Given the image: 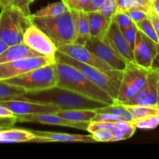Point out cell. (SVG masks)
<instances>
[{"label":"cell","mask_w":159,"mask_h":159,"mask_svg":"<svg viewBox=\"0 0 159 159\" xmlns=\"http://www.w3.org/2000/svg\"><path fill=\"white\" fill-rule=\"evenodd\" d=\"M102 40L108 43L117 53L124 57L127 61L134 62L133 53H132V49L129 48L121 30L113 21L111 22L110 26Z\"/></svg>","instance_id":"2e32d148"},{"label":"cell","mask_w":159,"mask_h":159,"mask_svg":"<svg viewBox=\"0 0 159 159\" xmlns=\"http://www.w3.org/2000/svg\"><path fill=\"white\" fill-rule=\"evenodd\" d=\"M25 93L26 91L23 88L11 85L5 81H0V100L15 99Z\"/></svg>","instance_id":"83f0119b"},{"label":"cell","mask_w":159,"mask_h":159,"mask_svg":"<svg viewBox=\"0 0 159 159\" xmlns=\"http://www.w3.org/2000/svg\"><path fill=\"white\" fill-rule=\"evenodd\" d=\"M126 13H127V15L130 17V19L134 23H138V22L143 20V19L149 16V14L147 12L140 10V9H132V10L126 12Z\"/></svg>","instance_id":"74e56055"},{"label":"cell","mask_w":159,"mask_h":159,"mask_svg":"<svg viewBox=\"0 0 159 159\" xmlns=\"http://www.w3.org/2000/svg\"><path fill=\"white\" fill-rule=\"evenodd\" d=\"M17 123L16 117L0 118V128H9Z\"/></svg>","instance_id":"ab89813d"},{"label":"cell","mask_w":159,"mask_h":159,"mask_svg":"<svg viewBox=\"0 0 159 159\" xmlns=\"http://www.w3.org/2000/svg\"><path fill=\"white\" fill-rule=\"evenodd\" d=\"M15 115L7 107L0 104V118H13Z\"/></svg>","instance_id":"b9f144b4"},{"label":"cell","mask_w":159,"mask_h":159,"mask_svg":"<svg viewBox=\"0 0 159 159\" xmlns=\"http://www.w3.org/2000/svg\"><path fill=\"white\" fill-rule=\"evenodd\" d=\"M96 142H108L113 141V133L109 130H99L90 134Z\"/></svg>","instance_id":"836d02e7"},{"label":"cell","mask_w":159,"mask_h":159,"mask_svg":"<svg viewBox=\"0 0 159 159\" xmlns=\"http://www.w3.org/2000/svg\"><path fill=\"white\" fill-rule=\"evenodd\" d=\"M0 104L7 107L13 113L15 116L21 115L35 114V113H55L61 109L52 105L30 102L22 99H10L6 100H0Z\"/></svg>","instance_id":"9a60e30c"},{"label":"cell","mask_w":159,"mask_h":159,"mask_svg":"<svg viewBox=\"0 0 159 159\" xmlns=\"http://www.w3.org/2000/svg\"><path fill=\"white\" fill-rule=\"evenodd\" d=\"M55 62V60L46 56H37L0 64V81L16 77L34 68L50 65Z\"/></svg>","instance_id":"ba28073f"},{"label":"cell","mask_w":159,"mask_h":159,"mask_svg":"<svg viewBox=\"0 0 159 159\" xmlns=\"http://www.w3.org/2000/svg\"><path fill=\"white\" fill-rule=\"evenodd\" d=\"M55 114L73 121L90 122L97 113L94 110H60Z\"/></svg>","instance_id":"603a6c76"},{"label":"cell","mask_w":159,"mask_h":159,"mask_svg":"<svg viewBox=\"0 0 159 159\" xmlns=\"http://www.w3.org/2000/svg\"><path fill=\"white\" fill-rule=\"evenodd\" d=\"M58 74V83L56 86L62 87L83 95L87 98L111 105L115 100L83 73L67 64L55 61Z\"/></svg>","instance_id":"7a4b0ae2"},{"label":"cell","mask_w":159,"mask_h":159,"mask_svg":"<svg viewBox=\"0 0 159 159\" xmlns=\"http://www.w3.org/2000/svg\"><path fill=\"white\" fill-rule=\"evenodd\" d=\"M112 21L115 23L118 26L121 31H124L130 26L133 24V22L130 19V17L126 12H116L112 18Z\"/></svg>","instance_id":"4dcf8cb0"},{"label":"cell","mask_w":159,"mask_h":159,"mask_svg":"<svg viewBox=\"0 0 159 159\" xmlns=\"http://www.w3.org/2000/svg\"><path fill=\"white\" fill-rule=\"evenodd\" d=\"M157 71L158 73V82H157V107H159V70H157Z\"/></svg>","instance_id":"681fc988"},{"label":"cell","mask_w":159,"mask_h":159,"mask_svg":"<svg viewBox=\"0 0 159 159\" xmlns=\"http://www.w3.org/2000/svg\"><path fill=\"white\" fill-rule=\"evenodd\" d=\"M62 1L65 3V5L70 8V9H74L77 0H62Z\"/></svg>","instance_id":"bcb514c9"},{"label":"cell","mask_w":159,"mask_h":159,"mask_svg":"<svg viewBox=\"0 0 159 159\" xmlns=\"http://www.w3.org/2000/svg\"><path fill=\"white\" fill-rule=\"evenodd\" d=\"M132 9H140L148 14L152 12L151 0H117L116 12H126Z\"/></svg>","instance_id":"7402d4cb"},{"label":"cell","mask_w":159,"mask_h":159,"mask_svg":"<svg viewBox=\"0 0 159 159\" xmlns=\"http://www.w3.org/2000/svg\"><path fill=\"white\" fill-rule=\"evenodd\" d=\"M37 56H44L37 51H34L32 48H29L23 42L17 44L9 46L1 54H0V64L18 59L25 58L29 57H37Z\"/></svg>","instance_id":"ac0fdd59"},{"label":"cell","mask_w":159,"mask_h":159,"mask_svg":"<svg viewBox=\"0 0 159 159\" xmlns=\"http://www.w3.org/2000/svg\"><path fill=\"white\" fill-rule=\"evenodd\" d=\"M31 24L30 17L16 7L1 9L0 39L8 46L22 43L24 32Z\"/></svg>","instance_id":"5b68a950"},{"label":"cell","mask_w":159,"mask_h":159,"mask_svg":"<svg viewBox=\"0 0 159 159\" xmlns=\"http://www.w3.org/2000/svg\"><path fill=\"white\" fill-rule=\"evenodd\" d=\"M84 46L113 70L123 71L129 63L102 39L90 37Z\"/></svg>","instance_id":"9c48e42d"},{"label":"cell","mask_w":159,"mask_h":159,"mask_svg":"<svg viewBox=\"0 0 159 159\" xmlns=\"http://www.w3.org/2000/svg\"><path fill=\"white\" fill-rule=\"evenodd\" d=\"M55 61L70 65V66L77 69L95 85L106 92L115 101L119 89L123 71L116 70L101 71L93 66L81 63L59 51H56Z\"/></svg>","instance_id":"277c9868"},{"label":"cell","mask_w":159,"mask_h":159,"mask_svg":"<svg viewBox=\"0 0 159 159\" xmlns=\"http://www.w3.org/2000/svg\"><path fill=\"white\" fill-rule=\"evenodd\" d=\"M137 26V29L140 30V31L143 33L145 35L147 36L149 38H151L153 41L155 42L156 43H159V39L157 37L156 31L154 30V26H153L152 23L151 21L150 17H147V18L143 19L141 21L138 22V23H135Z\"/></svg>","instance_id":"f546056e"},{"label":"cell","mask_w":159,"mask_h":159,"mask_svg":"<svg viewBox=\"0 0 159 159\" xmlns=\"http://www.w3.org/2000/svg\"><path fill=\"white\" fill-rule=\"evenodd\" d=\"M152 10L157 16H159V0H154L152 2Z\"/></svg>","instance_id":"f6af8a7d"},{"label":"cell","mask_w":159,"mask_h":159,"mask_svg":"<svg viewBox=\"0 0 159 159\" xmlns=\"http://www.w3.org/2000/svg\"><path fill=\"white\" fill-rule=\"evenodd\" d=\"M137 30H138V29H137V26H136L135 23H133L132 26H130L127 29L125 30L124 31H123V36H124L126 42L129 44V48L132 49V51L133 50L134 48V43H135L136 36H137Z\"/></svg>","instance_id":"d590c367"},{"label":"cell","mask_w":159,"mask_h":159,"mask_svg":"<svg viewBox=\"0 0 159 159\" xmlns=\"http://www.w3.org/2000/svg\"><path fill=\"white\" fill-rule=\"evenodd\" d=\"M57 51L62 53L72 58H74L75 60L81 63L93 66L101 71H107L113 70L109 65L101 60L98 56L95 55L84 45L75 43H70V44H65L59 48Z\"/></svg>","instance_id":"7c38bea8"},{"label":"cell","mask_w":159,"mask_h":159,"mask_svg":"<svg viewBox=\"0 0 159 159\" xmlns=\"http://www.w3.org/2000/svg\"><path fill=\"white\" fill-rule=\"evenodd\" d=\"M35 134L31 130L20 128L0 129V143L32 142Z\"/></svg>","instance_id":"44dd1931"},{"label":"cell","mask_w":159,"mask_h":159,"mask_svg":"<svg viewBox=\"0 0 159 159\" xmlns=\"http://www.w3.org/2000/svg\"><path fill=\"white\" fill-rule=\"evenodd\" d=\"M74 16L75 31L76 39L75 43L85 45L88 39L90 37V26H89L88 14L84 10L71 9Z\"/></svg>","instance_id":"d6986e66"},{"label":"cell","mask_w":159,"mask_h":159,"mask_svg":"<svg viewBox=\"0 0 159 159\" xmlns=\"http://www.w3.org/2000/svg\"><path fill=\"white\" fill-rule=\"evenodd\" d=\"M136 129L131 121L123 120L116 123V128L113 132V141H124L130 138L135 133Z\"/></svg>","instance_id":"cb8c5ba5"},{"label":"cell","mask_w":159,"mask_h":159,"mask_svg":"<svg viewBox=\"0 0 159 159\" xmlns=\"http://www.w3.org/2000/svg\"><path fill=\"white\" fill-rule=\"evenodd\" d=\"M0 129H5V128H0Z\"/></svg>","instance_id":"816d5d0a"},{"label":"cell","mask_w":159,"mask_h":159,"mask_svg":"<svg viewBox=\"0 0 159 159\" xmlns=\"http://www.w3.org/2000/svg\"><path fill=\"white\" fill-rule=\"evenodd\" d=\"M136 128L142 130H153L159 125V116H149L132 120Z\"/></svg>","instance_id":"f1b7e54d"},{"label":"cell","mask_w":159,"mask_h":159,"mask_svg":"<svg viewBox=\"0 0 159 159\" xmlns=\"http://www.w3.org/2000/svg\"><path fill=\"white\" fill-rule=\"evenodd\" d=\"M124 105V104H123ZM130 112L134 119L145 117L149 116H159L158 107H149V106L140 105H124Z\"/></svg>","instance_id":"4316f807"},{"label":"cell","mask_w":159,"mask_h":159,"mask_svg":"<svg viewBox=\"0 0 159 159\" xmlns=\"http://www.w3.org/2000/svg\"><path fill=\"white\" fill-rule=\"evenodd\" d=\"M35 134L32 142H96L91 134H73L59 132L31 130Z\"/></svg>","instance_id":"e0dca14e"},{"label":"cell","mask_w":159,"mask_h":159,"mask_svg":"<svg viewBox=\"0 0 159 159\" xmlns=\"http://www.w3.org/2000/svg\"><path fill=\"white\" fill-rule=\"evenodd\" d=\"M151 2H153V1H154V0H151Z\"/></svg>","instance_id":"f907efd6"},{"label":"cell","mask_w":159,"mask_h":159,"mask_svg":"<svg viewBox=\"0 0 159 159\" xmlns=\"http://www.w3.org/2000/svg\"><path fill=\"white\" fill-rule=\"evenodd\" d=\"M23 42L42 55L55 60L57 48L52 40L34 25L31 24L26 30L23 34Z\"/></svg>","instance_id":"30bf717a"},{"label":"cell","mask_w":159,"mask_h":159,"mask_svg":"<svg viewBox=\"0 0 159 159\" xmlns=\"http://www.w3.org/2000/svg\"><path fill=\"white\" fill-rule=\"evenodd\" d=\"M17 122L20 123H37V124H48V125L62 126L71 128L79 129L87 131L90 122H81V121H73L62 117L55 113H35V114L21 115L15 116Z\"/></svg>","instance_id":"5bb4252c"},{"label":"cell","mask_w":159,"mask_h":159,"mask_svg":"<svg viewBox=\"0 0 159 159\" xmlns=\"http://www.w3.org/2000/svg\"><path fill=\"white\" fill-rule=\"evenodd\" d=\"M90 1L91 0H77L74 9H76V10H84L87 7V5L90 2Z\"/></svg>","instance_id":"7bdbcfd3"},{"label":"cell","mask_w":159,"mask_h":159,"mask_svg":"<svg viewBox=\"0 0 159 159\" xmlns=\"http://www.w3.org/2000/svg\"><path fill=\"white\" fill-rule=\"evenodd\" d=\"M117 9V0H105L101 6L98 12L107 18L112 20L114 14L116 12Z\"/></svg>","instance_id":"1f68e13d"},{"label":"cell","mask_w":159,"mask_h":159,"mask_svg":"<svg viewBox=\"0 0 159 159\" xmlns=\"http://www.w3.org/2000/svg\"><path fill=\"white\" fill-rule=\"evenodd\" d=\"M33 25L43 31L51 40L57 49L65 44L74 43L76 39L74 16L69 9L59 15L48 17L30 16Z\"/></svg>","instance_id":"3957f363"},{"label":"cell","mask_w":159,"mask_h":159,"mask_svg":"<svg viewBox=\"0 0 159 159\" xmlns=\"http://www.w3.org/2000/svg\"><path fill=\"white\" fill-rule=\"evenodd\" d=\"M116 128V123H107V122H95L91 121L87 127V131L90 134L94 133V131L99 130H109L113 133Z\"/></svg>","instance_id":"d6a6232c"},{"label":"cell","mask_w":159,"mask_h":159,"mask_svg":"<svg viewBox=\"0 0 159 159\" xmlns=\"http://www.w3.org/2000/svg\"><path fill=\"white\" fill-rule=\"evenodd\" d=\"M15 99L55 106L61 110L78 109L94 110L107 106L105 103L59 86H54L38 92L26 93Z\"/></svg>","instance_id":"6da1fadb"},{"label":"cell","mask_w":159,"mask_h":159,"mask_svg":"<svg viewBox=\"0 0 159 159\" xmlns=\"http://www.w3.org/2000/svg\"><path fill=\"white\" fill-rule=\"evenodd\" d=\"M94 110L97 113H111V114L120 116L125 120L131 121V122L133 120L132 114L126 109V107L123 104L118 103V102H115L113 104L107 105Z\"/></svg>","instance_id":"d4e9b609"},{"label":"cell","mask_w":159,"mask_h":159,"mask_svg":"<svg viewBox=\"0 0 159 159\" xmlns=\"http://www.w3.org/2000/svg\"><path fill=\"white\" fill-rule=\"evenodd\" d=\"M87 14L90 37L103 39L110 26L112 20L105 17L98 11L87 12Z\"/></svg>","instance_id":"ffe728a7"},{"label":"cell","mask_w":159,"mask_h":159,"mask_svg":"<svg viewBox=\"0 0 159 159\" xmlns=\"http://www.w3.org/2000/svg\"><path fill=\"white\" fill-rule=\"evenodd\" d=\"M123 120V118L118 116L111 114V113H97L91 121L95 122H107V123H118ZM90 121V122H91Z\"/></svg>","instance_id":"8d00e7d4"},{"label":"cell","mask_w":159,"mask_h":159,"mask_svg":"<svg viewBox=\"0 0 159 159\" xmlns=\"http://www.w3.org/2000/svg\"><path fill=\"white\" fill-rule=\"evenodd\" d=\"M69 9H70V8L65 5L64 2L61 0L59 2L48 4V6L39 9L34 14H31V16L34 17L54 16H57L61 13H63V12L68 11Z\"/></svg>","instance_id":"484cf974"},{"label":"cell","mask_w":159,"mask_h":159,"mask_svg":"<svg viewBox=\"0 0 159 159\" xmlns=\"http://www.w3.org/2000/svg\"><path fill=\"white\" fill-rule=\"evenodd\" d=\"M104 1L105 0H91L90 2L87 6V7L84 9V11L87 12L98 11V9L101 8Z\"/></svg>","instance_id":"f35d334b"},{"label":"cell","mask_w":159,"mask_h":159,"mask_svg":"<svg viewBox=\"0 0 159 159\" xmlns=\"http://www.w3.org/2000/svg\"><path fill=\"white\" fill-rule=\"evenodd\" d=\"M150 69L143 68L135 62H129L123 71L119 89L115 102L123 103L137 94L144 85Z\"/></svg>","instance_id":"52a82bcc"},{"label":"cell","mask_w":159,"mask_h":159,"mask_svg":"<svg viewBox=\"0 0 159 159\" xmlns=\"http://www.w3.org/2000/svg\"><path fill=\"white\" fill-rule=\"evenodd\" d=\"M157 82L158 73L157 70L151 68L143 87L131 99L122 104L157 107Z\"/></svg>","instance_id":"8fae6325"},{"label":"cell","mask_w":159,"mask_h":159,"mask_svg":"<svg viewBox=\"0 0 159 159\" xmlns=\"http://www.w3.org/2000/svg\"><path fill=\"white\" fill-rule=\"evenodd\" d=\"M11 85L23 88L26 93L38 92L56 86L58 74L55 62L34 68L16 77L4 80Z\"/></svg>","instance_id":"8992f818"},{"label":"cell","mask_w":159,"mask_h":159,"mask_svg":"<svg viewBox=\"0 0 159 159\" xmlns=\"http://www.w3.org/2000/svg\"><path fill=\"white\" fill-rule=\"evenodd\" d=\"M34 0H12L9 6H13L21 11L26 16H31V10H30V5Z\"/></svg>","instance_id":"e575fe53"},{"label":"cell","mask_w":159,"mask_h":159,"mask_svg":"<svg viewBox=\"0 0 159 159\" xmlns=\"http://www.w3.org/2000/svg\"><path fill=\"white\" fill-rule=\"evenodd\" d=\"M12 0H0V8L3 9V8L8 7L10 6V3Z\"/></svg>","instance_id":"7dc6e473"},{"label":"cell","mask_w":159,"mask_h":159,"mask_svg":"<svg viewBox=\"0 0 159 159\" xmlns=\"http://www.w3.org/2000/svg\"><path fill=\"white\" fill-rule=\"evenodd\" d=\"M151 68L156 70H159V43H157V54L153 60Z\"/></svg>","instance_id":"ee69618b"},{"label":"cell","mask_w":159,"mask_h":159,"mask_svg":"<svg viewBox=\"0 0 159 159\" xmlns=\"http://www.w3.org/2000/svg\"><path fill=\"white\" fill-rule=\"evenodd\" d=\"M149 17L150 19H151V23H152L153 26H154V30H155L157 37H158L159 39V16H157V14H155L152 11V12L149 14Z\"/></svg>","instance_id":"60d3db41"},{"label":"cell","mask_w":159,"mask_h":159,"mask_svg":"<svg viewBox=\"0 0 159 159\" xmlns=\"http://www.w3.org/2000/svg\"><path fill=\"white\" fill-rule=\"evenodd\" d=\"M132 53L136 64L143 68L150 69L157 54V43L138 30Z\"/></svg>","instance_id":"4fadbf2b"},{"label":"cell","mask_w":159,"mask_h":159,"mask_svg":"<svg viewBox=\"0 0 159 159\" xmlns=\"http://www.w3.org/2000/svg\"><path fill=\"white\" fill-rule=\"evenodd\" d=\"M8 47L9 46H8L6 43H4V42H3L2 40L0 39V54H1L2 53L3 51H4L5 50L8 48Z\"/></svg>","instance_id":"c3c4849f"}]
</instances>
